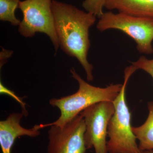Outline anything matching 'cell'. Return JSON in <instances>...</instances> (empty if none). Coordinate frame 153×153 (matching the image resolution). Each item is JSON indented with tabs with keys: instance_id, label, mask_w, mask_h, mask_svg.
Here are the masks:
<instances>
[{
	"instance_id": "1",
	"label": "cell",
	"mask_w": 153,
	"mask_h": 153,
	"mask_svg": "<svg viewBox=\"0 0 153 153\" xmlns=\"http://www.w3.org/2000/svg\"><path fill=\"white\" fill-rule=\"evenodd\" d=\"M52 8L60 49L77 59L85 70L88 81H93V66L88 62L87 56L91 46L89 30L95 23L97 17L55 0L52 1Z\"/></svg>"
},
{
	"instance_id": "2",
	"label": "cell",
	"mask_w": 153,
	"mask_h": 153,
	"mask_svg": "<svg viewBox=\"0 0 153 153\" xmlns=\"http://www.w3.org/2000/svg\"><path fill=\"white\" fill-rule=\"evenodd\" d=\"M70 71L72 77L79 83L78 91L71 95L50 100L49 104L59 108L60 116L53 123L35 125L38 129L52 126H63L92 105L102 101L113 102L122 88V84H111L105 88L96 87L82 79L74 68Z\"/></svg>"
},
{
	"instance_id": "3",
	"label": "cell",
	"mask_w": 153,
	"mask_h": 153,
	"mask_svg": "<svg viewBox=\"0 0 153 153\" xmlns=\"http://www.w3.org/2000/svg\"><path fill=\"white\" fill-rule=\"evenodd\" d=\"M137 70L132 65L125 68L121 90L113 102L115 111L108 127L109 140L107 147L109 153H135L140 150L132 129L131 114L127 104L126 96L129 79Z\"/></svg>"
},
{
	"instance_id": "4",
	"label": "cell",
	"mask_w": 153,
	"mask_h": 153,
	"mask_svg": "<svg viewBox=\"0 0 153 153\" xmlns=\"http://www.w3.org/2000/svg\"><path fill=\"white\" fill-rule=\"evenodd\" d=\"M97 28L100 32L110 29L122 31L135 41L140 53H153V19L134 16L112 12L103 13L99 18Z\"/></svg>"
},
{
	"instance_id": "5",
	"label": "cell",
	"mask_w": 153,
	"mask_h": 153,
	"mask_svg": "<svg viewBox=\"0 0 153 153\" xmlns=\"http://www.w3.org/2000/svg\"><path fill=\"white\" fill-rule=\"evenodd\" d=\"M23 18L19 31L22 36L31 38L37 33H44L50 38L55 51L60 47L55 30L51 0H25L19 3Z\"/></svg>"
},
{
	"instance_id": "6",
	"label": "cell",
	"mask_w": 153,
	"mask_h": 153,
	"mask_svg": "<svg viewBox=\"0 0 153 153\" xmlns=\"http://www.w3.org/2000/svg\"><path fill=\"white\" fill-rule=\"evenodd\" d=\"M112 102L102 101L88 106L79 113L85 125L84 140L87 150L95 153H108L106 137L109 121L114 114Z\"/></svg>"
},
{
	"instance_id": "7",
	"label": "cell",
	"mask_w": 153,
	"mask_h": 153,
	"mask_svg": "<svg viewBox=\"0 0 153 153\" xmlns=\"http://www.w3.org/2000/svg\"><path fill=\"white\" fill-rule=\"evenodd\" d=\"M50 127L48 131V153H85V125L81 115L63 126Z\"/></svg>"
},
{
	"instance_id": "8",
	"label": "cell",
	"mask_w": 153,
	"mask_h": 153,
	"mask_svg": "<svg viewBox=\"0 0 153 153\" xmlns=\"http://www.w3.org/2000/svg\"><path fill=\"white\" fill-rule=\"evenodd\" d=\"M25 116L23 113H13L5 120L0 121V146L2 153H12V148L17 138L23 136L36 137L40 135L35 127L25 128L20 122Z\"/></svg>"
},
{
	"instance_id": "9",
	"label": "cell",
	"mask_w": 153,
	"mask_h": 153,
	"mask_svg": "<svg viewBox=\"0 0 153 153\" xmlns=\"http://www.w3.org/2000/svg\"><path fill=\"white\" fill-rule=\"evenodd\" d=\"M104 7L134 16L153 19V0H106Z\"/></svg>"
},
{
	"instance_id": "10",
	"label": "cell",
	"mask_w": 153,
	"mask_h": 153,
	"mask_svg": "<svg viewBox=\"0 0 153 153\" xmlns=\"http://www.w3.org/2000/svg\"><path fill=\"white\" fill-rule=\"evenodd\" d=\"M149 115L146 120L141 126L132 127L141 150H153V102L148 103Z\"/></svg>"
},
{
	"instance_id": "11",
	"label": "cell",
	"mask_w": 153,
	"mask_h": 153,
	"mask_svg": "<svg viewBox=\"0 0 153 153\" xmlns=\"http://www.w3.org/2000/svg\"><path fill=\"white\" fill-rule=\"evenodd\" d=\"M20 0H0V20L10 22L13 26L21 24L16 15V10L19 8Z\"/></svg>"
},
{
	"instance_id": "12",
	"label": "cell",
	"mask_w": 153,
	"mask_h": 153,
	"mask_svg": "<svg viewBox=\"0 0 153 153\" xmlns=\"http://www.w3.org/2000/svg\"><path fill=\"white\" fill-rule=\"evenodd\" d=\"M106 0H85L82 6L87 12L93 14L100 18L103 14L102 9Z\"/></svg>"
},
{
	"instance_id": "13",
	"label": "cell",
	"mask_w": 153,
	"mask_h": 153,
	"mask_svg": "<svg viewBox=\"0 0 153 153\" xmlns=\"http://www.w3.org/2000/svg\"><path fill=\"white\" fill-rule=\"evenodd\" d=\"M131 63L137 70H143L149 74L153 79V59L149 60L145 56H142L137 61L131 62Z\"/></svg>"
},
{
	"instance_id": "14",
	"label": "cell",
	"mask_w": 153,
	"mask_h": 153,
	"mask_svg": "<svg viewBox=\"0 0 153 153\" xmlns=\"http://www.w3.org/2000/svg\"><path fill=\"white\" fill-rule=\"evenodd\" d=\"M0 88H1L0 91H1V94H8L9 96H10L11 97L15 99L18 102H19V104L21 105L22 107V112L24 114L25 116H27V114H28V112L26 109V105H26V103L22 100V98H20L18 96L16 95V94L14 93L13 91L10 90V89H8L7 88H6L5 86H4L1 82H0Z\"/></svg>"
},
{
	"instance_id": "15",
	"label": "cell",
	"mask_w": 153,
	"mask_h": 153,
	"mask_svg": "<svg viewBox=\"0 0 153 153\" xmlns=\"http://www.w3.org/2000/svg\"><path fill=\"white\" fill-rule=\"evenodd\" d=\"M12 53H13L12 51L5 50L3 49V51L1 52V62L2 61V65H3V62L6 60V59L10 57Z\"/></svg>"
},
{
	"instance_id": "16",
	"label": "cell",
	"mask_w": 153,
	"mask_h": 153,
	"mask_svg": "<svg viewBox=\"0 0 153 153\" xmlns=\"http://www.w3.org/2000/svg\"><path fill=\"white\" fill-rule=\"evenodd\" d=\"M135 153H153V150H140L138 152Z\"/></svg>"
}]
</instances>
